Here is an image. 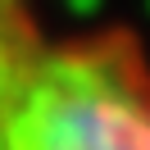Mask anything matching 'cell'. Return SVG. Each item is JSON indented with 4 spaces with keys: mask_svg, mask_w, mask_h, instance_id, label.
Listing matches in <instances>:
<instances>
[{
    "mask_svg": "<svg viewBox=\"0 0 150 150\" xmlns=\"http://www.w3.org/2000/svg\"><path fill=\"white\" fill-rule=\"evenodd\" d=\"M0 150H150V46L137 28L55 23L0 0Z\"/></svg>",
    "mask_w": 150,
    "mask_h": 150,
    "instance_id": "obj_1",
    "label": "cell"
}]
</instances>
